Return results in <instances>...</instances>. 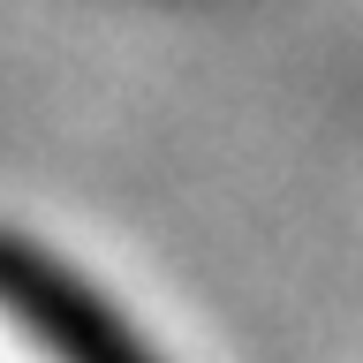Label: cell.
I'll list each match as a JSON object with an SVG mask.
<instances>
[{"label":"cell","mask_w":363,"mask_h":363,"mask_svg":"<svg viewBox=\"0 0 363 363\" xmlns=\"http://www.w3.org/2000/svg\"><path fill=\"white\" fill-rule=\"evenodd\" d=\"M0 311L16 318L53 363H159L68 265L38 257L16 235H0Z\"/></svg>","instance_id":"cell-1"}]
</instances>
